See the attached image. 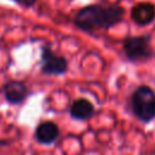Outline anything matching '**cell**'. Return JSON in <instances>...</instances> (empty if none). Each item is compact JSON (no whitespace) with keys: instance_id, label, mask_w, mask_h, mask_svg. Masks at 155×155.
Wrapping results in <instances>:
<instances>
[{"instance_id":"6da1fadb","label":"cell","mask_w":155,"mask_h":155,"mask_svg":"<svg viewBox=\"0 0 155 155\" xmlns=\"http://www.w3.org/2000/svg\"><path fill=\"white\" fill-rule=\"evenodd\" d=\"M125 8L120 5L91 4L80 8L74 16V24L86 33L108 30L124 19Z\"/></svg>"},{"instance_id":"7a4b0ae2","label":"cell","mask_w":155,"mask_h":155,"mask_svg":"<svg viewBox=\"0 0 155 155\" xmlns=\"http://www.w3.org/2000/svg\"><path fill=\"white\" fill-rule=\"evenodd\" d=\"M132 114L142 122H150L155 119V92L149 86L137 87L130 99Z\"/></svg>"},{"instance_id":"3957f363","label":"cell","mask_w":155,"mask_h":155,"mask_svg":"<svg viewBox=\"0 0 155 155\" xmlns=\"http://www.w3.org/2000/svg\"><path fill=\"white\" fill-rule=\"evenodd\" d=\"M122 51L126 58L131 62L145 61L154 56L149 35L127 36L122 41Z\"/></svg>"},{"instance_id":"277c9868","label":"cell","mask_w":155,"mask_h":155,"mask_svg":"<svg viewBox=\"0 0 155 155\" xmlns=\"http://www.w3.org/2000/svg\"><path fill=\"white\" fill-rule=\"evenodd\" d=\"M68 70V61L54 53L50 45L41 47V71L46 75H63Z\"/></svg>"},{"instance_id":"5b68a950","label":"cell","mask_w":155,"mask_h":155,"mask_svg":"<svg viewBox=\"0 0 155 155\" xmlns=\"http://www.w3.org/2000/svg\"><path fill=\"white\" fill-rule=\"evenodd\" d=\"M131 19L138 25H148L155 19V6L151 2H138L131 8Z\"/></svg>"},{"instance_id":"8992f818","label":"cell","mask_w":155,"mask_h":155,"mask_svg":"<svg viewBox=\"0 0 155 155\" xmlns=\"http://www.w3.org/2000/svg\"><path fill=\"white\" fill-rule=\"evenodd\" d=\"M4 94H5V99L10 104H19L27 98L28 88L22 81L12 80V81H8L7 84H5Z\"/></svg>"},{"instance_id":"52a82bcc","label":"cell","mask_w":155,"mask_h":155,"mask_svg":"<svg viewBox=\"0 0 155 155\" xmlns=\"http://www.w3.org/2000/svg\"><path fill=\"white\" fill-rule=\"evenodd\" d=\"M59 137V128L52 121L41 122L35 130V138L40 144L50 145Z\"/></svg>"},{"instance_id":"ba28073f","label":"cell","mask_w":155,"mask_h":155,"mask_svg":"<svg viewBox=\"0 0 155 155\" xmlns=\"http://www.w3.org/2000/svg\"><path fill=\"white\" fill-rule=\"evenodd\" d=\"M69 113H70L71 117H74L76 120H87L93 116L94 107L88 99L79 98L71 103Z\"/></svg>"},{"instance_id":"9c48e42d","label":"cell","mask_w":155,"mask_h":155,"mask_svg":"<svg viewBox=\"0 0 155 155\" xmlns=\"http://www.w3.org/2000/svg\"><path fill=\"white\" fill-rule=\"evenodd\" d=\"M11 1H13L15 4H17V5L21 6V7L30 8V7H33V6L36 4L38 0H11Z\"/></svg>"}]
</instances>
